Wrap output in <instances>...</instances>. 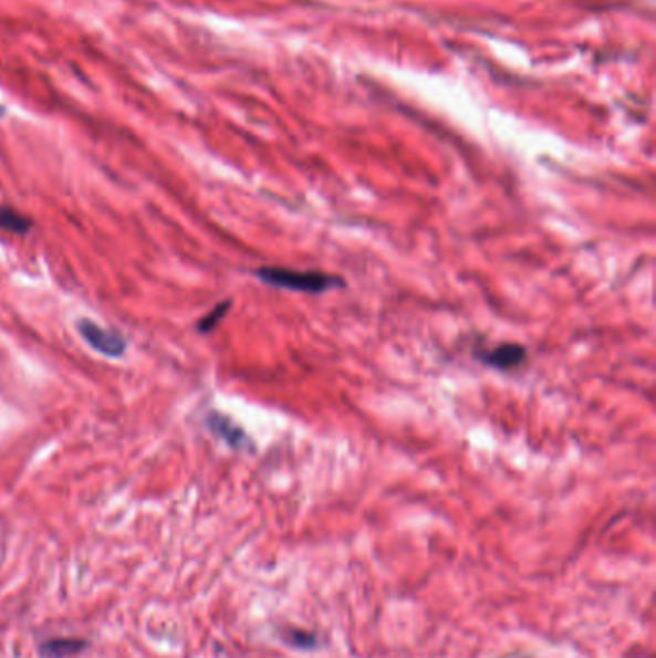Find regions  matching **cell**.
<instances>
[{
  "label": "cell",
  "instance_id": "obj_1",
  "mask_svg": "<svg viewBox=\"0 0 656 658\" xmlns=\"http://www.w3.org/2000/svg\"><path fill=\"white\" fill-rule=\"evenodd\" d=\"M259 280L273 288L303 291V293H324L330 289L345 288V282L337 275L322 274V272H299L289 268H260L254 272Z\"/></svg>",
  "mask_w": 656,
  "mask_h": 658
},
{
  "label": "cell",
  "instance_id": "obj_2",
  "mask_svg": "<svg viewBox=\"0 0 656 658\" xmlns=\"http://www.w3.org/2000/svg\"><path fill=\"white\" fill-rule=\"evenodd\" d=\"M77 332L88 347L95 348L96 353H101V355L108 356V358H119V356L126 355V337L112 327L108 330L93 320L83 318L77 322Z\"/></svg>",
  "mask_w": 656,
  "mask_h": 658
},
{
  "label": "cell",
  "instance_id": "obj_3",
  "mask_svg": "<svg viewBox=\"0 0 656 658\" xmlns=\"http://www.w3.org/2000/svg\"><path fill=\"white\" fill-rule=\"evenodd\" d=\"M478 358L481 363L497 368V370H514L518 366H522L528 358V353L522 345L518 343H504L499 347L491 348V351H481L478 353Z\"/></svg>",
  "mask_w": 656,
  "mask_h": 658
},
{
  "label": "cell",
  "instance_id": "obj_4",
  "mask_svg": "<svg viewBox=\"0 0 656 658\" xmlns=\"http://www.w3.org/2000/svg\"><path fill=\"white\" fill-rule=\"evenodd\" d=\"M87 647L83 639H72V637H60V639H51L46 644L41 645V655L44 658H67L74 657L77 652H82Z\"/></svg>",
  "mask_w": 656,
  "mask_h": 658
},
{
  "label": "cell",
  "instance_id": "obj_5",
  "mask_svg": "<svg viewBox=\"0 0 656 658\" xmlns=\"http://www.w3.org/2000/svg\"><path fill=\"white\" fill-rule=\"evenodd\" d=\"M31 228H33V222L28 216L20 215L14 208L0 207V230L25 236Z\"/></svg>",
  "mask_w": 656,
  "mask_h": 658
},
{
  "label": "cell",
  "instance_id": "obj_6",
  "mask_svg": "<svg viewBox=\"0 0 656 658\" xmlns=\"http://www.w3.org/2000/svg\"><path fill=\"white\" fill-rule=\"evenodd\" d=\"M210 426H212L216 434H218L221 439H226L231 447H241V445L244 443L243 429L237 428L236 424L229 422L226 418H221V416H212Z\"/></svg>",
  "mask_w": 656,
  "mask_h": 658
},
{
  "label": "cell",
  "instance_id": "obj_7",
  "mask_svg": "<svg viewBox=\"0 0 656 658\" xmlns=\"http://www.w3.org/2000/svg\"><path fill=\"white\" fill-rule=\"evenodd\" d=\"M229 306H231V303H229V301H226V303H220L218 304V306H215L212 311L208 312L207 316L200 320L199 324H197V327H199V332H215L216 327H218V324H220L221 320L226 318V314H228Z\"/></svg>",
  "mask_w": 656,
  "mask_h": 658
},
{
  "label": "cell",
  "instance_id": "obj_8",
  "mask_svg": "<svg viewBox=\"0 0 656 658\" xmlns=\"http://www.w3.org/2000/svg\"><path fill=\"white\" fill-rule=\"evenodd\" d=\"M289 641L296 647H312L316 644V637L306 634V631H293V634H289Z\"/></svg>",
  "mask_w": 656,
  "mask_h": 658
},
{
  "label": "cell",
  "instance_id": "obj_9",
  "mask_svg": "<svg viewBox=\"0 0 656 658\" xmlns=\"http://www.w3.org/2000/svg\"><path fill=\"white\" fill-rule=\"evenodd\" d=\"M2 112H4V111H2V108H0V116H2Z\"/></svg>",
  "mask_w": 656,
  "mask_h": 658
}]
</instances>
